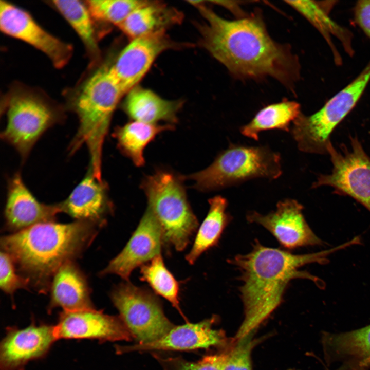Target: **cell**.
Wrapping results in <instances>:
<instances>
[{"label":"cell","mask_w":370,"mask_h":370,"mask_svg":"<svg viewBox=\"0 0 370 370\" xmlns=\"http://www.w3.org/2000/svg\"><path fill=\"white\" fill-rule=\"evenodd\" d=\"M203 22L202 46L231 73L238 78L272 77L291 89L299 78L300 65L287 45L274 41L261 16L234 20L219 16L202 1H190Z\"/></svg>","instance_id":"obj_1"},{"label":"cell","mask_w":370,"mask_h":370,"mask_svg":"<svg viewBox=\"0 0 370 370\" xmlns=\"http://www.w3.org/2000/svg\"><path fill=\"white\" fill-rule=\"evenodd\" d=\"M346 247L343 244L324 251L294 254L279 248L262 245L255 239L250 252L229 259L240 272L243 283L239 290L243 303L244 318L233 341L254 334L256 329L280 305L290 282L294 279H307L321 289L324 282L301 267L312 263L325 264L327 256Z\"/></svg>","instance_id":"obj_2"},{"label":"cell","mask_w":370,"mask_h":370,"mask_svg":"<svg viewBox=\"0 0 370 370\" xmlns=\"http://www.w3.org/2000/svg\"><path fill=\"white\" fill-rule=\"evenodd\" d=\"M101 227L81 220L40 223L2 237L1 250L10 256L18 273L29 281L30 286L46 293L58 269L82 255Z\"/></svg>","instance_id":"obj_3"},{"label":"cell","mask_w":370,"mask_h":370,"mask_svg":"<svg viewBox=\"0 0 370 370\" xmlns=\"http://www.w3.org/2000/svg\"><path fill=\"white\" fill-rule=\"evenodd\" d=\"M124 95L110 64L107 63L95 68L67 95L66 108L77 115L79 121L68 148L69 154H74L85 145L89 154V167L99 179H102L104 142L114 112Z\"/></svg>","instance_id":"obj_4"},{"label":"cell","mask_w":370,"mask_h":370,"mask_svg":"<svg viewBox=\"0 0 370 370\" xmlns=\"http://www.w3.org/2000/svg\"><path fill=\"white\" fill-rule=\"evenodd\" d=\"M1 108L6 124L1 137L15 149L23 161L48 130L65 119L63 107L41 90L21 83L11 87Z\"/></svg>","instance_id":"obj_5"},{"label":"cell","mask_w":370,"mask_h":370,"mask_svg":"<svg viewBox=\"0 0 370 370\" xmlns=\"http://www.w3.org/2000/svg\"><path fill=\"white\" fill-rule=\"evenodd\" d=\"M282 174L281 155L268 146L230 143L208 167L184 177L194 181L195 189L209 192L256 178L274 180Z\"/></svg>","instance_id":"obj_6"},{"label":"cell","mask_w":370,"mask_h":370,"mask_svg":"<svg viewBox=\"0 0 370 370\" xmlns=\"http://www.w3.org/2000/svg\"><path fill=\"white\" fill-rule=\"evenodd\" d=\"M184 176L160 169L145 176L141 183L152 212L162 229L164 245L183 251L199 226L188 200Z\"/></svg>","instance_id":"obj_7"},{"label":"cell","mask_w":370,"mask_h":370,"mask_svg":"<svg viewBox=\"0 0 370 370\" xmlns=\"http://www.w3.org/2000/svg\"><path fill=\"white\" fill-rule=\"evenodd\" d=\"M370 80V63L350 83L315 113H301L291 126L298 149L304 153L325 154L331 144V133L355 106Z\"/></svg>","instance_id":"obj_8"},{"label":"cell","mask_w":370,"mask_h":370,"mask_svg":"<svg viewBox=\"0 0 370 370\" xmlns=\"http://www.w3.org/2000/svg\"><path fill=\"white\" fill-rule=\"evenodd\" d=\"M110 298L138 343L154 341L175 326L165 315L157 297L146 288L125 282L113 289Z\"/></svg>","instance_id":"obj_9"},{"label":"cell","mask_w":370,"mask_h":370,"mask_svg":"<svg viewBox=\"0 0 370 370\" xmlns=\"http://www.w3.org/2000/svg\"><path fill=\"white\" fill-rule=\"evenodd\" d=\"M332 169L321 174L312 188L329 186L337 194L348 195L370 212V158L357 137H350V149L338 151L332 143L328 148Z\"/></svg>","instance_id":"obj_10"},{"label":"cell","mask_w":370,"mask_h":370,"mask_svg":"<svg viewBox=\"0 0 370 370\" xmlns=\"http://www.w3.org/2000/svg\"><path fill=\"white\" fill-rule=\"evenodd\" d=\"M0 29L40 50L57 68L66 66L72 57L70 44L47 31L27 11L7 1L0 2Z\"/></svg>","instance_id":"obj_11"},{"label":"cell","mask_w":370,"mask_h":370,"mask_svg":"<svg viewBox=\"0 0 370 370\" xmlns=\"http://www.w3.org/2000/svg\"><path fill=\"white\" fill-rule=\"evenodd\" d=\"M184 46L172 40L165 32L131 39L110 64L112 73L124 95L138 85L160 54Z\"/></svg>","instance_id":"obj_12"},{"label":"cell","mask_w":370,"mask_h":370,"mask_svg":"<svg viewBox=\"0 0 370 370\" xmlns=\"http://www.w3.org/2000/svg\"><path fill=\"white\" fill-rule=\"evenodd\" d=\"M303 210V206L297 200L286 198L277 203L275 210L266 215L251 211L246 219L267 229L285 249L322 245L307 224Z\"/></svg>","instance_id":"obj_13"},{"label":"cell","mask_w":370,"mask_h":370,"mask_svg":"<svg viewBox=\"0 0 370 370\" xmlns=\"http://www.w3.org/2000/svg\"><path fill=\"white\" fill-rule=\"evenodd\" d=\"M57 340L54 325L32 321L24 328L8 327L0 345L1 370H23L44 357Z\"/></svg>","instance_id":"obj_14"},{"label":"cell","mask_w":370,"mask_h":370,"mask_svg":"<svg viewBox=\"0 0 370 370\" xmlns=\"http://www.w3.org/2000/svg\"><path fill=\"white\" fill-rule=\"evenodd\" d=\"M163 245L161 227L147 208L124 248L109 262L101 274H116L128 282L133 270L160 254Z\"/></svg>","instance_id":"obj_15"},{"label":"cell","mask_w":370,"mask_h":370,"mask_svg":"<svg viewBox=\"0 0 370 370\" xmlns=\"http://www.w3.org/2000/svg\"><path fill=\"white\" fill-rule=\"evenodd\" d=\"M55 326L60 339H95L99 341H131L134 338L119 316L95 309L62 311Z\"/></svg>","instance_id":"obj_16"},{"label":"cell","mask_w":370,"mask_h":370,"mask_svg":"<svg viewBox=\"0 0 370 370\" xmlns=\"http://www.w3.org/2000/svg\"><path fill=\"white\" fill-rule=\"evenodd\" d=\"M215 321L216 317L213 316L197 323L187 322L175 325L166 334L154 341L118 346L116 351L124 354L139 351H190L224 346L227 339L222 330L213 328Z\"/></svg>","instance_id":"obj_17"},{"label":"cell","mask_w":370,"mask_h":370,"mask_svg":"<svg viewBox=\"0 0 370 370\" xmlns=\"http://www.w3.org/2000/svg\"><path fill=\"white\" fill-rule=\"evenodd\" d=\"M60 213L58 203L46 204L36 199L20 172L8 178L4 208L7 230L14 233L38 224L54 221Z\"/></svg>","instance_id":"obj_18"},{"label":"cell","mask_w":370,"mask_h":370,"mask_svg":"<svg viewBox=\"0 0 370 370\" xmlns=\"http://www.w3.org/2000/svg\"><path fill=\"white\" fill-rule=\"evenodd\" d=\"M108 191L106 182L97 178L89 167L69 196L58 202L61 213L75 220L91 221L102 227L114 210Z\"/></svg>","instance_id":"obj_19"},{"label":"cell","mask_w":370,"mask_h":370,"mask_svg":"<svg viewBox=\"0 0 370 370\" xmlns=\"http://www.w3.org/2000/svg\"><path fill=\"white\" fill-rule=\"evenodd\" d=\"M321 340L327 364L340 361L346 370L370 368V324L344 332L324 331Z\"/></svg>","instance_id":"obj_20"},{"label":"cell","mask_w":370,"mask_h":370,"mask_svg":"<svg viewBox=\"0 0 370 370\" xmlns=\"http://www.w3.org/2000/svg\"><path fill=\"white\" fill-rule=\"evenodd\" d=\"M49 291V312L57 307L65 311L95 309L86 278L73 261L65 263L58 269Z\"/></svg>","instance_id":"obj_21"},{"label":"cell","mask_w":370,"mask_h":370,"mask_svg":"<svg viewBox=\"0 0 370 370\" xmlns=\"http://www.w3.org/2000/svg\"><path fill=\"white\" fill-rule=\"evenodd\" d=\"M180 100L164 99L152 90L136 86L126 95L122 108L131 120L151 124L163 121L174 125L182 107Z\"/></svg>","instance_id":"obj_22"},{"label":"cell","mask_w":370,"mask_h":370,"mask_svg":"<svg viewBox=\"0 0 370 370\" xmlns=\"http://www.w3.org/2000/svg\"><path fill=\"white\" fill-rule=\"evenodd\" d=\"M181 13L158 1L145 2L134 10L119 26L131 39L165 32L169 28L182 20Z\"/></svg>","instance_id":"obj_23"},{"label":"cell","mask_w":370,"mask_h":370,"mask_svg":"<svg viewBox=\"0 0 370 370\" xmlns=\"http://www.w3.org/2000/svg\"><path fill=\"white\" fill-rule=\"evenodd\" d=\"M52 5L82 41L91 65L98 64L101 60L98 33L86 2L78 0L52 1Z\"/></svg>","instance_id":"obj_24"},{"label":"cell","mask_w":370,"mask_h":370,"mask_svg":"<svg viewBox=\"0 0 370 370\" xmlns=\"http://www.w3.org/2000/svg\"><path fill=\"white\" fill-rule=\"evenodd\" d=\"M208 213L198 229L194 244L186 256L190 264H193L205 251L216 246L222 234L232 217L227 211L226 198L216 195L208 200Z\"/></svg>","instance_id":"obj_25"},{"label":"cell","mask_w":370,"mask_h":370,"mask_svg":"<svg viewBox=\"0 0 370 370\" xmlns=\"http://www.w3.org/2000/svg\"><path fill=\"white\" fill-rule=\"evenodd\" d=\"M174 125L151 124L132 120L116 127L113 135L120 151L128 158L136 166L145 164L144 151L157 135L172 130Z\"/></svg>","instance_id":"obj_26"},{"label":"cell","mask_w":370,"mask_h":370,"mask_svg":"<svg viewBox=\"0 0 370 370\" xmlns=\"http://www.w3.org/2000/svg\"><path fill=\"white\" fill-rule=\"evenodd\" d=\"M302 113L298 102L283 100L268 105L255 115L251 121L241 126L240 133L244 136L257 141L261 132L270 130L290 132L291 124Z\"/></svg>","instance_id":"obj_27"},{"label":"cell","mask_w":370,"mask_h":370,"mask_svg":"<svg viewBox=\"0 0 370 370\" xmlns=\"http://www.w3.org/2000/svg\"><path fill=\"white\" fill-rule=\"evenodd\" d=\"M140 274V280L147 283L156 294L168 301L186 322H189L180 307L179 283L166 267L161 254L142 265Z\"/></svg>","instance_id":"obj_28"},{"label":"cell","mask_w":370,"mask_h":370,"mask_svg":"<svg viewBox=\"0 0 370 370\" xmlns=\"http://www.w3.org/2000/svg\"><path fill=\"white\" fill-rule=\"evenodd\" d=\"M86 2L95 20L119 27L145 1L90 0Z\"/></svg>","instance_id":"obj_29"},{"label":"cell","mask_w":370,"mask_h":370,"mask_svg":"<svg viewBox=\"0 0 370 370\" xmlns=\"http://www.w3.org/2000/svg\"><path fill=\"white\" fill-rule=\"evenodd\" d=\"M292 8L299 12L326 37L329 33L346 40L344 29L336 24L328 16L325 8L313 1H286Z\"/></svg>","instance_id":"obj_30"},{"label":"cell","mask_w":370,"mask_h":370,"mask_svg":"<svg viewBox=\"0 0 370 370\" xmlns=\"http://www.w3.org/2000/svg\"><path fill=\"white\" fill-rule=\"evenodd\" d=\"M254 334L237 341L220 353L221 370H252L251 353L261 339H254Z\"/></svg>","instance_id":"obj_31"},{"label":"cell","mask_w":370,"mask_h":370,"mask_svg":"<svg viewBox=\"0 0 370 370\" xmlns=\"http://www.w3.org/2000/svg\"><path fill=\"white\" fill-rule=\"evenodd\" d=\"M163 370H221L219 354L207 355L197 362L187 361L181 357H164L153 353Z\"/></svg>","instance_id":"obj_32"},{"label":"cell","mask_w":370,"mask_h":370,"mask_svg":"<svg viewBox=\"0 0 370 370\" xmlns=\"http://www.w3.org/2000/svg\"><path fill=\"white\" fill-rule=\"evenodd\" d=\"M14 263L10 256L1 250L0 257V287L6 294L13 295L20 289H27L29 281L18 274Z\"/></svg>","instance_id":"obj_33"},{"label":"cell","mask_w":370,"mask_h":370,"mask_svg":"<svg viewBox=\"0 0 370 370\" xmlns=\"http://www.w3.org/2000/svg\"><path fill=\"white\" fill-rule=\"evenodd\" d=\"M356 22L370 38V0L358 1L355 9Z\"/></svg>","instance_id":"obj_34"},{"label":"cell","mask_w":370,"mask_h":370,"mask_svg":"<svg viewBox=\"0 0 370 370\" xmlns=\"http://www.w3.org/2000/svg\"><path fill=\"white\" fill-rule=\"evenodd\" d=\"M211 2L217 5H219L229 9L231 12L236 15H238L239 18L244 16V13L239 6L238 2L236 1H211Z\"/></svg>","instance_id":"obj_35"},{"label":"cell","mask_w":370,"mask_h":370,"mask_svg":"<svg viewBox=\"0 0 370 370\" xmlns=\"http://www.w3.org/2000/svg\"><path fill=\"white\" fill-rule=\"evenodd\" d=\"M337 370H344V369L343 368V367L341 366Z\"/></svg>","instance_id":"obj_36"}]
</instances>
